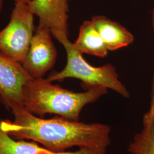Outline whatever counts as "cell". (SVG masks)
<instances>
[{
  "label": "cell",
  "mask_w": 154,
  "mask_h": 154,
  "mask_svg": "<svg viewBox=\"0 0 154 154\" xmlns=\"http://www.w3.org/2000/svg\"><path fill=\"white\" fill-rule=\"evenodd\" d=\"M10 110L14 120L0 121V126L13 138L33 140L53 152L77 146L106 154L110 146L111 128L107 125L86 123L60 116L39 118L23 106L16 104L12 105Z\"/></svg>",
  "instance_id": "obj_1"
},
{
  "label": "cell",
  "mask_w": 154,
  "mask_h": 154,
  "mask_svg": "<svg viewBox=\"0 0 154 154\" xmlns=\"http://www.w3.org/2000/svg\"><path fill=\"white\" fill-rule=\"evenodd\" d=\"M107 92V88L95 86L76 93L53 85L44 77L32 78L22 88L23 106L34 115L55 114L78 121L83 107L95 102Z\"/></svg>",
  "instance_id": "obj_2"
},
{
  "label": "cell",
  "mask_w": 154,
  "mask_h": 154,
  "mask_svg": "<svg viewBox=\"0 0 154 154\" xmlns=\"http://www.w3.org/2000/svg\"><path fill=\"white\" fill-rule=\"evenodd\" d=\"M66 50L67 63L60 72H54L46 79L50 82L61 81L66 78H76L82 82L85 88L101 86L111 89L122 97L128 98L130 93L119 79L116 67L112 64L95 67L86 61L79 51L75 49L69 36L64 34H53Z\"/></svg>",
  "instance_id": "obj_3"
},
{
  "label": "cell",
  "mask_w": 154,
  "mask_h": 154,
  "mask_svg": "<svg viewBox=\"0 0 154 154\" xmlns=\"http://www.w3.org/2000/svg\"><path fill=\"white\" fill-rule=\"evenodd\" d=\"M34 16L28 4L15 3L9 22L0 31V54L22 63L34 33Z\"/></svg>",
  "instance_id": "obj_4"
},
{
  "label": "cell",
  "mask_w": 154,
  "mask_h": 154,
  "mask_svg": "<svg viewBox=\"0 0 154 154\" xmlns=\"http://www.w3.org/2000/svg\"><path fill=\"white\" fill-rule=\"evenodd\" d=\"M49 28L38 25L22 65L32 78H43L55 65L57 51Z\"/></svg>",
  "instance_id": "obj_5"
},
{
  "label": "cell",
  "mask_w": 154,
  "mask_h": 154,
  "mask_svg": "<svg viewBox=\"0 0 154 154\" xmlns=\"http://www.w3.org/2000/svg\"><path fill=\"white\" fill-rule=\"evenodd\" d=\"M30 79L22 63L0 54V102L6 108L23 106L22 88Z\"/></svg>",
  "instance_id": "obj_6"
},
{
  "label": "cell",
  "mask_w": 154,
  "mask_h": 154,
  "mask_svg": "<svg viewBox=\"0 0 154 154\" xmlns=\"http://www.w3.org/2000/svg\"><path fill=\"white\" fill-rule=\"evenodd\" d=\"M69 1L30 0L28 6L38 17V25L49 28L52 34L61 33L69 36Z\"/></svg>",
  "instance_id": "obj_7"
},
{
  "label": "cell",
  "mask_w": 154,
  "mask_h": 154,
  "mask_svg": "<svg viewBox=\"0 0 154 154\" xmlns=\"http://www.w3.org/2000/svg\"><path fill=\"white\" fill-rule=\"evenodd\" d=\"M107 49L115 51L126 47L134 42V37L119 23L103 16H94L91 20Z\"/></svg>",
  "instance_id": "obj_8"
},
{
  "label": "cell",
  "mask_w": 154,
  "mask_h": 154,
  "mask_svg": "<svg viewBox=\"0 0 154 154\" xmlns=\"http://www.w3.org/2000/svg\"><path fill=\"white\" fill-rule=\"evenodd\" d=\"M73 45L81 54H88L100 58L106 57L109 51L91 21H86L83 23Z\"/></svg>",
  "instance_id": "obj_9"
},
{
  "label": "cell",
  "mask_w": 154,
  "mask_h": 154,
  "mask_svg": "<svg viewBox=\"0 0 154 154\" xmlns=\"http://www.w3.org/2000/svg\"><path fill=\"white\" fill-rule=\"evenodd\" d=\"M36 143L16 140L0 126V154H54Z\"/></svg>",
  "instance_id": "obj_10"
},
{
  "label": "cell",
  "mask_w": 154,
  "mask_h": 154,
  "mask_svg": "<svg viewBox=\"0 0 154 154\" xmlns=\"http://www.w3.org/2000/svg\"><path fill=\"white\" fill-rule=\"evenodd\" d=\"M143 128L134 137L128 151L131 154H154V116H143Z\"/></svg>",
  "instance_id": "obj_11"
},
{
  "label": "cell",
  "mask_w": 154,
  "mask_h": 154,
  "mask_svg": "<svg viewBox=\"0 0 154 154\" xmlns=\"http://www.w3.org/2000/svg\"><path fill=\"white\" fill-rule=\"evenodd\" d=\"M152 22L154 31V6L152 13ZM150 116H154V73L153 80H152V91H151V106L149 111L146 113Z\"/></svg>",
  "instance_id": "obj_12"
},
{
  "label": "cell",
  "mask_w": 154,
  "mask_h": 154,
  "mask_svg": "<svg viewBox=\"0 0 154 154\" xmlns=\"http://www.w3.org/2000/svg\"><path fill=\"white\" fill-rule=\"evenodd\" d=\"M54 154H98L93 150L88 148H79V149L73 151V152H66V151H60L55 152Z\"/></svg>",
  "instance_id": "obj_13"
},
{
  "label": "cell",
  "mask_w": 154,
  "mask_h": 154,
  "mask_svg": "<svg viewBox=\"0 0 154 154\" xmlns=\"http://www.w3.org/2000/svg\"><path fill=\"white\" fill-rule=\"evenodd\" d=\"M14 1V3H24V4H28L30 0H13Z\"/></svg>",
  "instance_id": "obj_14"
},
{
  "label": "cell",
  "mask_w": 154,
  "mask_h": 154,
  "mask_svg": "<svg viewBox=\"0 0 154 154\" xmlns=\"http://www.w3.org/2000/svg\"><path fill=\"white\" fill-rule=\"evenodd\" d=\"M2 8H3V0H0V14L2 11Z\"/></svg>",
  "instance_id": "obj_15"
},
{
  "label": "cell",
  "mask_w": 154,
  "mask_h": 154,
  "mask_svg": "<svg viewBox=\"0 0 154 154\" xmlns=\"http://www.w3.org/2000/svg\"><path fill=\"white\" fill-rule=\"evenodd\" d=\"M69 1H70V0H69Z\"/></svg>",
  "instance_id": "obj_16"
}]
</instances>
